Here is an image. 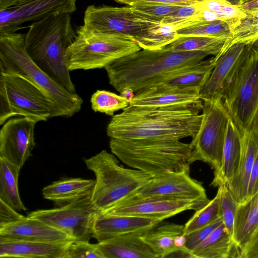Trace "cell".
Masks as SVG:
<instances>
[{"label": "cell", "mask_w": 258, "mask_h": 258, "mask_svg": "<svg viewBox=\"0 0 258 258\" xmlns=\"http://www.w3.org/2000/svg\"><path fill=\"white\" fill-rule=\"evenodd\" d=\"M129 6L135 11L162 22L164 18L173 16L183 5L136 2Z\"/></svg>", "instance_id": "74e56055"}, {"label": "cell", "mask_w": 258, "mask_h": 258, "mask_svg": "<svg viewBox=\"0 0 258 258\" xmlns=\"http://www.w3.org/2000/svg\"><path fill=\"white\" fill-rule=\"evenodd\" d=\"M77 0H30L0 10V33L16 32L21 24L60 13H72Z\"/></svg>", "instance_id": "9a60e30c"}, {"label": "cell", "mask_w": 258, "mask_h": 258, "mask_svg": "<svg viewBox=\"0 0 258 258\" xmlns=\"http://www.w3.org/2000/svg\"><path fill=\"white\" fill-rule=\"evenodd\" d=\"M99 213L89 198L53 209L34 211L27 216L48 224L74 240L89 241Z\"/></svg>", "instance_id": "7c38bea8"}, {"label": "cell", "mask_w": 258, "mask_h": 258, "mask_svg": "<svg viewBox=\"0 0 258 258\" xmlns=\"http://www.w3.org/2000/svg\"><path fill=\"white\" fill-rule=\"evenodd\" d=\"M203 103L166 107L129 105L114 115L106 127L119 140L176 139L195 136L202 119Z\"/></svg>", "instance_id": "6da1fadb"}, {"label": "cell", "mask_w": 258, "mask_h": 258, "mask_svg": "<svg viewBox=\"0 0 258 258\" xmlns=\"http://www.w3.org/2000/svg\"><path fill=\"white\" fill-rule=\"evenodd\" d=\"M196 3L200 8L215 13L221 21L229 25L231 32L246 16L237 6L232 5L226 0H198Z\"/></svg>", "instance_id": "d6a6232c"}, {"label": "cell", "mask_w": 258, "mask_h": 258, "mask_svg": "<svg viewBox=\"0 0 258 258\" xmlns=\"http://www.w3.org/2000/svg\"><path fill=\"white\" fill-rule=\"evenodd\" d=\"M0 73L22 76L38 85L55 103L59 116L70 117L81 109L82 98L54 81L30 58L25 34L0 33Z\"/></svg>", "instance_id": "5b68a950"}, {"label": "cell", "mask_w": 258, "mask_h": 258, "mask_svg": "<svg viewBox=\"0 0 258 258\" xmlns=\"http://www.w3.org/2000/svg\"><path fill=\"white\" fill-rule=\"evenodd\" d=\"M66 52L70 71L104 68L121 57L142 49L133 39L94 32L81 26Z\"/></svg>", "instance_id": "ba28073f"}, {"label": "cell", "mask_w": 258, "mask_h": 258, "mask_svg": "<svg viewBox=\"0 0 258 258\" xmlns=\"http://www.w3.org/2000/svg\"><path fill=\"white\" fill-rule=\"evenodd\" d=\"M240 258H258V227L249 242L241 251Z\"/></svg>", "instance_id": "7bdbcfd3"}, {"label": "cell", "mask_w": 258, "mask_h": 258, "mask_svg": "<svg viewBox=\"0 0 258 258\" xmlns=\"http://www.w3.org/2000/svg\"><path fill=\"white\" fill-rule=\"evenodd\" d=\"M104 258L98 243L89 241L72 240L69 243L64 258Z\"/></svg>", "instance_id": "f35d334b"}, {"label": "cell", "mask_w": 258, "mask_h": 258, "mask_svg": "<svg viewBox=\"0 0 258 258\" xmlns=\"http://www.w3.org/2000/svg\"><path fill=\"white\" fill-rule=\"evenodd\" d=\"M162 23L134 10L130 6L117 7L89 6L86 9L82 26L96 33L117 34L134 39L146 49L157 37Z\"/></svg>", "instance_id": "52a82bcc"}, {"label": "cell", "mask_w": 258, "mask_h": 258, "mask_svg": "<svg viewBox=\"0 0 258 258\" xmlns=\"http://www.w3.org/2000/svg\"><path fill=\"white\" fill-rule=\"evenodd\" d=\"M135 93L131 88L125 87L120 92V95L125 98L130 103L135 96Z\"/></svg>", "instance_id": "c3c4849f"}, {"label": "cell", "mask_w": 258, "mask_h": 258, "mask_svg": "<svg viewBox=\"0 0 258 258\" xmlns=\"http://www.w3.org/2000/svg\"><path fill=\"white\" fill-rule=\"evenodd\" d=\"M114 1L127 5L136 2L155 3L169 5H186L196 3L198 0H114Z\"/></svg>", "instance_id": "ee69618b"}, {"label": "cell", "mask_w": 258, "mask_h": 258, "mask_svg": "<svg viewBox=\"0 0 258 258\" xmlns=\"http://www.w3.org/2000/svg\"><path fill=\"white\" fill-rule=\"evenodd\" d=\"M219 199V192L217 191L213 199L202 208L196 211L193 216L184 225V234L204 227L220 217Z\"/></svg>", "instance_id": "d590c367"}, {"label": "cell", "mask_w": 258, "mask_h": 258, "mask_svg": "<svg viewBox=\"0 0 258 258\" xmlns=\"http://www.w3.org/2000/svg\"><path fill=\"white\" fill-rule=\"evenodd\" d=\"M246 14V16L226 40L220 53L214 56L216 61L234 44L239 43L250 44L258 38V11Z\"/></svg>", "instance_id": "1f68e13d"}, {"label": "cell", "mask_w": 258, "mask_h": 258, "mask_svg": "<svg viewBox=\"0 0 258 258\" xmlns=\"http://www.w3.org/2000/svg\"><path fill=\"white\" fill-rule=\"evenodd\" d=\"M148 230L117 235L97 243L104 258H157L143 238Z\"/></svg>", "instance_id": "44dd1931"}, {"label": "cell", "mask_w": 258, "mask_h": 258, "mask_svg": "<svg viewBox=\"0 0 258 258\" xmlns=\"http://www.w3.org/2000/svg\"><path fill=\"white\" fill-rule=\"evenodd\" d=\"M242 149L238 167L231 181L227 186L238 204L246 198L249 176L258 152V138L248 131L241 135Z\"/></svg>", "instance_id": "603a6c76"}, {"label": "cell", "mask_w": 258, "mask_h": 258, "mask_svg": "<svg viewBox=\"0 0 258 258\" xmlns=\"http://www.w3.org/2000/svg\"><path fill=\"white\" fill-rule=\"evenodd\" d=\"M210 201H194L165 197H141L132 194L101 213L144 217L163 221L183 211H197Z\"/></svg>", "instance_id": "4fadbf2b"}, {"label": "cell", "mask_w": 258, "mask_h": 258, "mask_svg": "<svg viewBox=\"0 0 258 258\" xmlns=\"http://www.w3.org/2000/svg\"><path fill=\"white\" fill-rule=\"evenodd\" d=\"M258 192V152L250 174L246 200Z\"/></svg>", "instance_id": "b9f144b4"}, {"label": "cell", "mask_w": 258, "mask_h": 258, "mask_svg": "<svg viewBox=\"0 0 258 258\" xmlns=\"http://www.w3.org/2000/svg\"><path fill=\"white\" fill-rule=\"evenodd\" d=\"M21 168L0 157V200L19 211L27 210L21 199L18 177Z\"/></svg>", "instance_id": "f1b7e54d"}, {"label": "cell", "mask_w": 258, "mask_h": 258, "mask_svg": "<svg viewBox=\"0 0 258 258\" xmlns=\"http://www.w3.org/2000/svg\"><path fill=\"white\" fill-rule=\"evenodd\" d=\"M249 51L248 44L239 43L231 46L220 56L200 91L202 101L223 100Z\"/></svg>", "instance_id": "2e32d148"}, {"label": "cell", "mask_w": 258, "mask_h": 258, "mask_svg": "<svg viewBox=\"0 0 258 258\" xmlns=\"http://www.w3.org/2000/svg\"><path fill=\"white\" fill-rule=\"evenodd\" d=\"M186 242V236L184 234L178 235L174 240V245L176 248L184 247Z\"/></svg>", "instance_id": "681fc988"}, {"label": "cell", "mask_w": 258, "mask_h": 258, "mask_svg": "<svg viewBox=\"0 0 258 258\" xmlns=\"http://www.w3.org/2000/svg\"><path fill=\"white\" fill-rule=\"evenodd\" d=\"M251 1V0H246V2H247V1Z\"/></svg>", "instance_id": "f5cc1de1"}, {"label": "cell", "mask_w": 258, "mask_h": 258, "mask_svg": "<svg viewBox=\"0 0 258 258\" xmlns=\"http://www.w3.org/2000/svg\"><path fill=\"white\" fill-rule=\"evenodd\" d=\"M215 62L214 57L203 60L175 73L163 83L179 87H197L201 90L209 78Z\"/></svg>", "instance_id": "f546056e"}, {"label": "cell", "mask_w": 258, "mask_h": 258, "mask_svg": "<svg viewBox=\"0 0 258 258\" xmlns=\"http://www.w3.org/2000/svg\"><path fill=\"white\" fill-rule=\"evenodd\" d=\"M245 14L258 11V0H251L237 6Z\"/></svg>", "instance_id": "f6af8a7d"}, {"label": "cell", "mask_w": 258, "mask_h": 258, "mask_svg": "<svg viewBox=\"0 0 258 258\" xmlns=\"http://www.w3.org/2000/svg\"><path fill=\"white\" fill-rule=\"evenodd\" d=\"M30 0H0V10L22 4Z\"/></svg>", "instance_id": "7dc6e473"}, {"label": "cell", "mask_w": 258, "mask_h": 258, "mask_svg": "<svg viewBox=\"0 0 258 258\" xmlns=\"http://www.w3.org/2000/svg\"><path fill=\"white\" fill-rule=\"evenodd\" d=\"M162 221L144 217L99 213L94 221L92 237L100 242L123 234L150 230Z\"/></svg>", "instance_id": "d6986e66"}, {"label": "cell", "mask_w": 258, "mask_h": 258, "mask_svg": "<svg viewBox=\"0 0 258 258\" xmlns=\"http://www.w3.org/2000/svg\"><path fill=\"white\" fill-rule=\"evenodd\" d=\"M232 5L238 6L240 5L244 2H246V0H226Z\"/></svg>", "instance_id": "816d5d0a"}, {"label": "cell", "mask_w": 258, "mask_h": 258, "mask_svg": "<svg viewBox=\"0 0 258 258\" xmlns=\"http://www.w3.org/2000/svg\"><path fill=\"white\" fill-rule=\"evenodd\" d=\"M220 215L225 227L233 237L234 222L238 203L226 184L219 186Z\"/></svg>", "instance_id": "8d00e7d4"}, {"label": "cell", "mask_w": 258, "mask_h": 258, "mask_svg": "<svg viewBox=\"0 0 258 258\" xmlns=\"http://www.w3.org/2000/svg\"><path fill=\"white\" fill-rule=\"evenodd\" d=\"M183 228L182 225L164 223L148 230L143 238L157 258H164L178 248L174 245V240L178 235L184 234Z\"/></svg>", "instance_id": "83f0119b"}, {"label": "cell", "mask_w": 258, "mask_h": 258, "mask_svg": "<svg viewBox=\"0 0 258 258\" xmlns=\"http://www.w3.org/2000/svg\"><path fill=\"white\" fill-rule=\"evenodd\" d=\"M109 147L124 164L153 176L189 172L190 143L176 139L119 140L110 138Z\"/></svg>", "instance_id": "277c9868"}, {"label": "cell", "mask_w": 258, "mask_h": 258, "mask_svg": "<svg viewBox=\"0 0 258 258\" xmlns=\"http://www.w3.org/2000/svg\"><path fill=\"white\" fill-rule=\"evenodd\" d=\"M227 39L200 36H178L163 48L173 51H200L217 56Z\"/></svg>", "instance_id": "4dcf8cb0"}, {"label": "cell", "mask_w": 258, "mask_h": 258, "mask_svg": "<svg viewBox=\"0 0 258 258\" xmlns=\"http://www.w3.org/2000/svg\"><path fill=\"white\" fill-rule=\"evenodd\" d=\"M0 237L37 241L74 240L64 233L27 216L14 223L1 227Z\"/></svg>", "instance_id": "7402d4cb"}, {"label": "cell", "mask_w": 258, "mask_h": 258, "mask_svg": "<svg viewBox=\"0 0 258 258\" xmlns=\"http://www.w3.org/2000/svg\"><path fill=\"white\" fill-rule=\"evenodd\" d=\"M90 102L94 112L109 116H113L115 112L123 110L130 105V102L120 95L103 90H97L94 93Z\"/></svg>", "instance_id": "e575fe53"}, {"label": "cell", "mask_w": 258, "mask_h": 258, "mask_svg": "<svg viewBox=\"0 0 258 258\" xmlns=\"http://www.w3.org/2000/svg\"><path fill=\"white\" fill-rule=\"evenodd\" d=\"M248 131L252 133L258 138V106L252 117Z\"/></svg>", "instance_id": "bcb514c9"}, {"label": "cell", "mask_w": 258, "mask_h": 258, "mask_svg": "<svg viewBox=\"0 0 258 258\" xmlns=\"http://www.w3.org/2000/svg\"><path fill=\"white\" fill-rule=\"evenodd\" d=\"M241 149V135L230 118L224 145L222 167L219 173L214 177L211 185L218 187L230 183L237 171Z\"/></svg>", "instance_id": "d4e9b609"}, {"label": "cell", "mask_w": 258, "mask_h": 258, "mask_svg": "<svg viewBox=\"0 0 258 258\" xmlns=\"http://www.w3.org/2000/svg\"><path fill=\"white\" fill-rule=\"evenodd\" d=\"M258 227V192L238 205L233 238L240 251L251 239Z\"/></svg>", "instance_id": "4316f807"}, {"label": "cell", "mask_w": 258, "mask_h": 258, "mask_svg": "<svg viewBox=\"0 0 258 258\" xmlns=\"http://www.w3.org/2000/svg\"><path fill=\"white\" fill-rule=\"evenodd\" d=\"M76 33L70 13L56 14L34 21L25 34L26 50L33 62L68 91L76 93L67 59Z\"/></svg>", "instance_id": "3957f363"}, {"label": "cell", "mask_w": 258, "mask_h": 258, "mask_svg": "<svg viewBox=\"0 0 258 258\" xmlns=\"http://www.w3.org/2000/svg\"><path fill=\"white\" fill-rule=\"evenodd\" d=\"M222 101L241 135L247 132L258 106V54L250 47Z\"/></svg>", "instance_id": "8fae6325"}, {"label": "cell", "mask_w": 258, "mask_h": 258, "mask_svg": "<svg viewBox=\"0 0 258 258\" xmlns=\"http://www.w3.org/2000/svg\"><path fill=\"white\" fill-rule=\"evenodd\" d=\"M240 250L223 223L192 252L194 258H240Z\"/></svg>", "instance_id": "484cf974"}, {"label": "cell", "mask_w": 258, "mask_h": 258, "mask_svg": "<svg viewBox=\"0 0 258 258\" xmlns=\"http://www.w3.org/2000/svg\"><path fill=\"white\" fill-rule=\"evenodd\" d=\"M15 116L38 122L59 114L53 100L38 85L22 76L0 73V125Z\"/></svg>", "instance_id": "9c48e42d"}, {"label": "cell", "mask_w": 258, "mask_h": 258, "mask_svg": "<svg viewBox=\"0 0 258 258\" xmlns=\"http://www.w3.org/2000/svg\"><path fill=\"white\" fill-rule=\"evenodd\" d=\"M248 45L253 51L258 54V38L252 43Z\"/></svg>", "instance_id": "f907efd6"}, {"label": "cell", "mask_w": 258, "mask_h": 258, "mask_svg": "<svg viewBox=\"0 0 258 258\" xmlns=\"http://www.w3.org/2000/svg\"><path fill=\"white\" fill-rule=\"evenodd\" d=\"M231 32L229 25L220 20L196 23L176 31L178 37L200 36L226 39L230 37Z\"/></svg>", "instance_id": "836d02e7"}, {"label": "cell", "mask_w": 258, "mask_h": 258, "mask_svg": "<svg viewBox=\"0 0 258 258\" xmlns=\"http://www.w3.org/2000/svg\"><path fill=\"white\" fill-rule=\"evenodd\" d=\"M208 55L200 51L143 49L119 58L104 69L109 84L116 91L120 93L129 87L136 93L164 83L175 73L198 63Z\"/></svg>", "instance_id": "7a4b0ae2"}, {"label": "cell", "mask_w": 258, "mask_h": 258, "mask_svg": "<svg viewBox=\"0 0 258 258\" xmlns=\"http://www.w3.org/2000/svg\"><path fill=\"white\" fill-rule=\"evenodd\" d=\"M84 162L95 175L91 199L99 213L133 194L154 177L140 170L124 168L113 153L105 150Z\"/></svg>", "instance_id": "8992f818"}, {"label": "cell", "mask_w": 258, "mask_h": 258, "mask_svg": "<svg viewBox=\"0 0 258 258\" xmlns=\"http://www.w3.org/2000/svg\"><path fill=\"white\" fill-rule=\"evenodd\" d=\"M201 89L179 87L160 83L135 93L130 105L140 107H166L202 103Z\"/></svg>", "instance_id": "ac0fdd59"}, {"label": "cell", "mask_w": 258, "mask_h": 258, "mask_svg": "<svg viewBox=\"0 0 258 258\" xmlns=\"http://www.w3.org/2000/svg\"><path fill=\"white\" fill-rule=\"evenodd\" d=\"M223 223L221 217L218 218L211 224L196 230L186 236L185 248L192 252L217 227Z\"/></svg>", "instance_id": "ab89813d"}, {"label": "cell", "mask_w": 258, "mask_h": 258, "mask_svg": "<svg viewBox=\"0 0 258 258\" xmlns=\"http://www.w3.org/2000/svg\"><path fill=\"white\" fill-rule=\"evenodd\" d=\"M24 217L0 200V227L14 223Z\"/></svg>", "instance_id": "60d3db41"}, {"label": "cell", "mask_w": 258, "mask_h": 258, "mask_svg": "<svg viewBox=\"0 0 258 258\" xmlns=\"http://www.w3.org/2000/svg\"><path fill=\"white\" fill-rule=\"evenodd\" d=\"M133 194L141 197H165L194 201H209L202 183L191 178L189 172L154 176Z\"/></svg>", "instance_id": "e0dca14e"}, {"label": "cell", "mask_w": 258, "mask_h": 258, "mask_svg": "<svg viewBox=\"0 0 258 258\" xmlns=\"http://www.w3.org/2000/svg\"><path fill=\"white\" fill-rule=\"evenodd\" d=\"M95 179L69 178L55 181L44 187V199L52 201L58 207L91 198Z\"/></svg>", "instance_id": "cb8c5ba5"}, {"label": "cell", "mask_w": 258, "mask_h": 258, "mask_svg": "<svg viewBox=\"0 0 258 258\" xmlns=\"http://www.w3.org/2000/svg\"><path fill=\"white\" fill-rule=\"evenodd\" d=\"M202 121L190 143L191 162L201 161L214 170V176L220 172L224 142L230 118L222 100H203Z\"/></svg>", "instance_id": "30bf717a"}, {"label": "cell", "mask_w": 258, "mask_h": 258, "mask_svg": "<svg viewBox=\"0 0 258 258\" xmlns=\"http://www.w3.org/2000/svg\"><path fill=\"white\" fill-rule=\"evenodd\" d=\"M71 241H37L0 237V257L64 258Z\"/></svg>", "instance_id": "ffe728a7"}, {"label": "cell", "mask_w": 258, "mask_h": 258, "mask_svg": "<svg viewBox=\"0 0 258 258\" xmlns=\"http://www.w3.org/2000/svg\"><path fill=\"white\" fill-rule=\"evenodd\" d=\"M37 122L24 116L12 117L6 121L0 130V157L21 168L32 155Z\"/></svg>", "instance_id": "5bb4252c"}]
</instances>
